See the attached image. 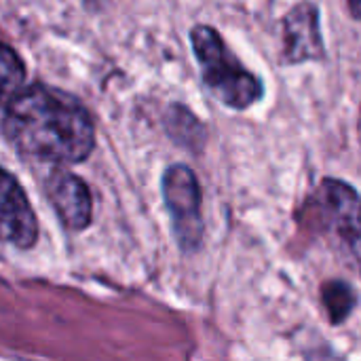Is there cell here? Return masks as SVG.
Masks as SVG:
<instances>
[{"mask_svg": "<svg viewBox=\"0 0 361 361\" xmlns=\"http://www.w3.org/2000/svg\"><path fill=\"white\" fill-rule=\"evenodd\" d=\"M161 190L180 247L184 252H195L203 239L201 190L197 176L186 165H171L163 173Z\"/></svg>", "mask_w": 361, "mask_h": 361, "instance_id": "3957f363", "label": "cell"}, {"mask_svg": "<svg viewBox=\"0 0 361 361\" xmlns=\"http://www.w3.org/2000/svg\"><path fill=\"white\" fill-rule=\"evenodd\" d=\"M2 133L23 159L55 167L82 163L95 146L89 110L74 95L40 82L4 99Z\"/></svg>", "mask_w": 361, "mask_h": 361, "instance_id": "6da1fadb", "label": "cell"}, {"mask_svg": "<svg viewBox=\"0 0 361 361\" xmlns=\"http://www.w3.org/2000/svg\"><path fill=\"white\" fill-rule=\"evenodd\" d=\"M190 44L205 87L224 106L233 110H247L262 99V78L243 66L220 32L212 25L199 23L190 30Z\"/></svg>", "mask_w": 361, "mask_h": 361, "instance_id": "7a4b0ae2", "label": "cell"}, {"mask_svg": "<svg viewBox=\"0 0 361 361\" xmlns=\"http://www.w3.org/2000/svg\"><path fill=\"white\" fill-rule=\"evenodd\" d=\"M349 8H351V15L361 21V0H349Z\"/></svg>", "mask_w": 361, "mask_h": 361, "instance_id": "8fae6325", "label": "cell"}, {"mask_svg": "<svg viewBox=\"0 0 361 361\" xmlns=\"http://www.w3.org/2000/svg\"><path fill=\"white\" fill-rule=\"evenodd\" d=\"M324 55L319 11L311 2H300L283 19V57L288 63H300L324 59Z\"/></svg>", "mask_w": 361, "mask_h": 361, "instance_id": "8992f818", "label": "cell"}, {"mask_svg": "<svg viewBox=\"0 0 361 361\" xmlns=\"http://www.w3.org/2000/svg\"><path fill=\"white\" fill-rule=\"evenodd\" d=\"M165 127L167 133L176 140V144L197 150L205 142V129L199 118L184 106H171L165 112Z\"/></svg>", "mask_w": 361, "mask_h": 361, "instance_id": "ba28073f", "label": "cell"}, {"mask_svg": "<svg viewBox=\"0 0 361 361\" xmlns=\"http://www.w3.org/2000/svg\"><path fill=\"white\" fill-rule=\"evenodd\" d=\"M322 300L332 324H343L351 315L353 307L357 305V296L353 288L345 281H328L322 288Z\"/></svg>", "mask_w": 361, "mask_h": 361, "instance_id": "9c48e42d", "label": "cell"}, {"mask_svg": "<svg viewBox=\"0 0 361 361\" xmlns=\"http://www.w3.org/2000/svg\"><path fill=\"white\" fill-rule=\"evenodd\" d=\"M23 78H25V68L19 55L8 44H4L2 47V97L8 99L13 93H17Z\"/></svg>", "mask_w": 361, "mask_h": 361, "instance_id": "30bf717a", "label": "cell"}, {"mask_svg": "<svg viewBox=\"0 0 361 361\" xmlns=\"http://www.w3.org/2000/svg\"><path fill=\"white\" fill-rule=\"evenodd\" d=\"M2 239L17 250H30L38 239V222L21 184L11 171L2 173Z\"/></svg>", "mask_w": 361, "mask_h": 361, "instance_id": "52a82bcc", "label": "cell"}, {"mask_svg": "<svg viewBox=\"0 0 361 361\" xmlns=\"http://www.w3.org/2000/svg\"><path fill=\"white\" fill-rule=\"evenodd\" d=\"M44 192L59 222L70 231H82L93 218V199L87 184L74 173L55 167L44 180Z\"/></svg>", "mask_w": 361, "mask_h": 361, "instance_id": "5b68a950", "label": "cell"}, {"mask_svg": "<svg viewBox=\"0 0 361 361\" xmlns=\"http://www.w3.org/2000/svg\"><path fill=\"white\" fill-rule=\"evenodd\" d=\"M324 222L343 239L361 271V195L341 180H324L315 195Z\"/></svg>", "mask_w": 361, "mask_h": 361, "instance_id": "277c9868", "label": "cell"}]
</instances>
